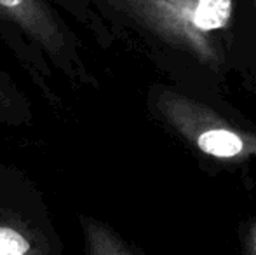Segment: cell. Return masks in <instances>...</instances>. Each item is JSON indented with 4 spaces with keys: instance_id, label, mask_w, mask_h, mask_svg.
Here are the masks:
<instances>
[{
    "instance_id": "3957f363",
    "label": "cell",
    "mask_w": 256,
    "mask_h": 255,
    "mask_svg": "<svg viewBox=\"0 0 256 255\" xmlns=\"http://www.w3.org/2000/svg\"><path fill=\"white\" fill-rule=\"evenodd\" d=\"M150 109L162 123L200 154L223 163L256 161V133L172 89H155Z\"/></svg>"
},
{
    "instance_id": "7a4b0ae2",
    "label": "cell",
    "mask_w": 256,
    "mask_h": 255,
    "mask_svg": "<svg viewBox=\"0 0 256 255\" xmlns=\"http://www.w3.org/2000/svg\"><path fill=\"white\" fill-rule=\"evenodd\" d=\"M0 255H64V243L40 187L0 163Z\"/></svg>"
},
{
    "instance_id": "8992f818",
    "label": "cell",
    "mask_w": 256,
    "mask_h": 255,
    "mask_svg": "<svg viewBox=\"0 0 256 255\" xmlns=\"http://www.w3.org/2000/svg\"><path fill=\"white\" fill-rule=\"evenodd\" d=\"M234 0H192V23L202 35L223 30L232 20Z\"/></svg>"
},
{
    "instance_id": "5b68a950",
    "label": "cell",
    "mask_w": 256,
    "mask_h": 255,
    "mask_svg": "<svg viewBox=\"0 0 256 255\" xmlns=\"http://www.w3.org/2000/svg\"><path fill=\"white\" fill-rule=\"evenodd\" d=\"M35 110L26 93L0 67V126L24 128L34 123Z\"/></svg>"
},
{
    "instance_id": "6da1fadb",
    "label": "cell",
    "mask_w": 256,
    "mask_h": 255,
    "mask_svg": "<svg viewBox=\"0 0 256 255\" xmlns=\"http://www.w3.org/2000/svg\"><path fill=\"white\" fill-rule=\"evenodd\" d=\"M74 21L89 30L77 0H0V41L54 110L64 107L61 86H98Z\"/></svg>"
},
{
    "instance_id": "277c9868",
    "label": "cell",
    "mask_w": 256,
    "mask_h": 255,
    "mask_svg": "<svg viewBox=\"0 0 256 255\" xmlns=\"http://www.w3.org/2000/svg\"><path fill=\"white\" fill-rule=\"evenodd\" d=\"M77 220L88 255H140L102 218L89 213H78Z\"/></svg>"
},
{
    "instance_id": "52a82bcc",
    "label": "cell",
    "mask_w": 256,
    "mask_h": 255,
    "mask_svg": "<svg viewBox=\"0 0 256 255\" xmlns=\"http://www.w3.org/2000/svg\"><path fill=\"white\" fill-rule=\"evenodd\" d=\"M244 255H256V218L244 227Z\"/></svg>"
}]
</instances>
